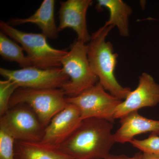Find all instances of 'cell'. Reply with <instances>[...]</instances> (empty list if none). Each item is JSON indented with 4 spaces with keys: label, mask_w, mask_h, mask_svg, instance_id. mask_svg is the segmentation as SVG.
Instances as JSON below:
<instances>
[{
    "label": "cell",
    "mask_w": 159,
    "mask_h": 159,
    "mask_svg": "<svg viewBox=\"0 0 159 159\" xmlns=\"http://www.w3.org/2000/svg\"><path fill=\"white\" fill-rule=\"evenodd\" d=\"M113 127V122L104 119H84L58 149L73 159H105L116 143Z\"/></svg>",
    "instance_id": "obj_1"
},
{
    "label": "cell",
    "mask_w": 159,
    "mask_h": 159,
    "mask_svg": "<svg viewBox=\"0 0 159 159\" xmlns=\"http://www.w3.org/2000/svg\"><path fill=\"white\" fill-rule=\"evenodd\" d=\"M114 26L103 25L92 33L87 45L89 63L99 82L106 90L119 99H125L131 90L120 85L115 77L118 54L114 53L113 47L106 38Z\"/></svg>",
    "instance_id": "obj_2"
},
{
    "label": "cell",
    "mask_w": 159,
    "mask_h": 159,
    "mask_svg": "<svg viewBox=\"0 0 159 159\" xmlns=\"http://www.w3.org/2000/svg\"><path fill=\"white\" fill-rule=\"evenodd\" d=\"M0 29L7 36L21 45L32 66L42 69L58 68L61 66V59L68 51L51 47L43 33L24 32L2 20Z\"/></svg>",
    "instance_id": "obj_3"
},
{
    "label": "cell",
    "mask_w": 159,
    "mask_h": 159,
    "mask_svg": "<svg viewBox=\"0 0 159 159\" xmlns=\"http://www.w3.org/2000/svg\"><path fill=\"white\" fill-rule=\"evenodd\" d=\"M20 104H25L36 115L46 127L52 119L68 105L62 89H36L19 88L12 95L9 109Z\"/></svg>",
    "instance_id": "obj_4"
},
{
    "label": "cell",
    "mask_w": 159,
    "mask_h": 159,
    "mask_svg": "<svg viewBox=\"0 0 159 159\" xmlns=\"http://www.w3.org/2000/svg\"><path fill=\"white\" fill-rule=\"evenodd\" d=\"M63 70L70 80L62 89L66 97H76L98 82L89 63L87 45L77 39L61 60Z\"/></svg>",
    "instance_id": "obj_5"
},
{
    "label": "cell",
    "mask_w": 159,
    "mask_h": 159,
    "mask_svg": "<svg viewBox=\"0 0 159 159\" xmlns=\"http://www.w3.org/2000/svg\"><path fill=\"white\" fill-rule=\"evenodd\" d=\"M106 91L98 81L78 96L66 97V101L77 107L82 120L97 118L114 122L116 109L122 101Z\"/></svg>",
    "instance_id": "obj_6"
},
{
    "label": "cell",
    "mask_w": 159,
    "mask_h": 159,
    "mask_svg": "<svg viewBox=\"0 0 159 159\" xmlns=\"http://www.w3.org/2000/svg\"><path fill=\"white\" fill-rule=\"evenodd\" d=\"M45 128L33 111L25 104H18L9 109L0 118V129L6 131L16 141L40 142Z\"/></svg>",
    "instance_id": "obj_7"
},
{
    "label": "cell",
    "mask_w": 159,
    "mask_h": 159,
    "mask_svg": "<svg viewBox=\"0 0 159 159\" xmlns=\"http://www.w3.org/2000/svg\"><path fill=\"white\" fill-rule=\"evenodd\" d=\"M0 74L5 79L13 80L23 88L62 89L70 80L62 68L42 69L31 66L17 70L1 68Z\"/></svg>",
    "instance_id": "obj_8"
},
{
    "label": "cell",
    "mask_w": 159,
    "mask_h": 159,
    "mask_svg": "<svg viewBox=\"0 0 159 159\" xmlns=\"http://www.w3.org/2000/svg\"><path fill=\"white\" fill-rule=\"evenodd\" d=\"M159 103V84L150 74L143 73L139 77L137 88L131 91L117 107L115 119H122L133 112L138 111L143 107H154Z\"/></svg>",
    "instance_id": "obj_9"
},
{
    "label": "cell",
    "mask_w": 159,
    "mask_h": 159,
    "mask_svg": "<svg viewBox=\"0 0 159 159\" xmlns=\"http://www.w3.org/2000/svg\"><path fill=\"white\" fill-rule=\"evenodd\" d=\"M80 113L73 104L68 103L45 128L42 144L58 149L71 136L82 121Z\"/></svg>",
    "instance_id": "obj_10"
},
{
    "label": "cell",
    "mask_w": 159,
    "mask_h": 159,
    "mask_svg": "<svg viewBox=\"0 0 159 159\" xmlns=\"http://www.w3.org/2000/svg\"><path fill=\"white\" fill-rule=\"evenodd\" d=\"M91 0H67L61 2L59 12L58 31L67 28L73 29L77 35V39L86 43L91 39L87 23L86 16Z\"/></svg>",
    "instance_id": "obj_11"
},
{
    "label": "cell",
    "mask_w": 159,
    "mask_h": 159,
    "mask_svg": "<svg viewBox=\"0 0 159 159\" xmlns=\"http://www.w3.org/2000/svg\"><path fill=\"white\" fill-rule=\"evenodd\" d=\"M121 126L114 134L116 143L129 142L137 135L150 132L159 135V120L142 116L138 111L129 114L120 119Z\"/></svg>",
    "instance_id": "obj_12"
},
{
    "label": "cell",
    "mask_w": 159,
    "mask_h": 159,
    "mask_svg": "<svg viewBox=\"0 0 159 159\" xmlns=\"http://www.w3.org/2000/svg\"><path fill=\"white\" fill-rule=\"evenodd\" d=\"M54 0H44L36 11L26 18H15L10 20L8 24L12 26L31 23L38 26L47 38L56 39L58 37V27L54 18Z\"/></svg>",
    "instance_id": "obj_13"
},
{
    "label": "cell",
    "mask_w": 159,
    "mask_h": 159,
    "mask_svg": "<svg viewBox=\"0 0 159 159\" xmlns=\"http://www.w3.org/2000/svg\"><path fill=\"white\" fill-rule=\"evenodd\" d=\"M103 8L108 9L110 12L109 18L104 25L117 27L121 36L128 37L130 35L129 17L133 13L131 7L122 0L97 1V11H101Z\"/></svg>",
    "instance_id": "obj_14"
},
{
    "label": "cell",
    "mask_w": 159,
    "mask_h": 159,
    "mask_svg": "<svg viewBox=\"0 0 159 159\" xmlns=\"http://www.w3.org/2000/svg\"><path fill=\"white\" fill-rule=\"evenodd\" d=\"M14 159H73L57 148L41 142L16 141Z\"/></svg>",
    "instance_id": "obj_15"
},
{
    "label": "cell",
    "mask_w": 159,
    "mask_h": 159,
    "mask_svg": "<svg viewBox=\"0 0 159 159\" xmlns=\"http://www.w3.org/2000/svg\"><path fill=\"white\" fill-rule=\"evenodd\" d=\"M24 51L21 46L9 38L2 31H0V55L3 59L17 63L22 68L32 66L28 57L24 54Z\"/></svg>",
    "instance_id": "obj_16"
},
{
    "label": "cell",
    "mask_w": 159,
    "mask_h": 159,
    "mask_svg": "<svg viewBox=\"0 0 159 159\" xmlns=\"http://www.w3.org/2000/svg\"><path fill=\"white\" fill-rule=\"evenodd\" d=\"M19 87L10 80L0 81V116L4 115L9 109V102L12 95Z\"/></svg>",
    "instance_id": "obj_17"
},
{
    "label": "cell",
    "mask_w": 159,
    "mask_h": 159,
    "mask_svg": "<svg viewBox=\"0 0 159 159\" xmlns=\"http://www.w3.org/2000/svg\"><path fill=\"white\" fill-rule=\"evenodd\" d=\"M129 142L143 153L159 155V137L156 134H151L148 139L143 140L134 139Z\"/></svg>",
    "instance_id": "obj_18"
},
{
    "label": "cell",
    "mask_w": 159,
    "mask_h": 159,
    "mask_svg": "<svg viewBox=\"0 0 159 159\" xmlns=\"http://www.w3.org/2000/svg\"><path fill=\"white\" fill-rule=\"evenodd\" d=\"M15 142L13 137L0 129V159H14Z\"/></svg>",
    "instance_id": "obj_19"
},
{
    "label": "cell",
    "mask_w": 159,
    "mask_h": 159,
    "mask_svg": "<svg viewBox=\"0 0 159 159\" xmlns=\"http://www.w3.org/2000/svg\"><path fill=\"white\" fill-rule=\"evenodd\" d=\"M143 153L138 152L136 153L134 156L129 157L124 155H114L110 154L105 159H142Z\"/></svg>",
    "instance_id": "obj_20"
},
{
    "label": "cell",
    "mask_w": 159,
    "mask_h": 159,
    "mask_svg": "<svg viewBox=\"0 0 159 159\" xmlns=\"http://www.w3.org/2000/svg\"><path fill=\"white\" fill-rule=\"evenodd\" d=\"M142 159H159V155L149 153H143Z\"/></svg>",
    "instance_id": "obj_21"
}]
</instances>
